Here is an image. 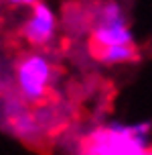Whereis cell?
Listing matches in <instances>:
<instances>
[{"mask_svg": "<svg viewBox=\"0 0 152 155\" xmlns=\"http://www.w3.org/2000/svg\"><path fill=\"white\" fill-rule=\"evenodd\" d=\"M57 70L47 53L33 49L24 51L14 61V92L26 106H41L53 102V86Z\"/></svg>", "mask_w": 152, "mask_h": 155, "instance_id": "cell-1", "label": "cell"}, {"mask_svg": "<svg viewBox=\"0 0 152 155\" xmlns=\"http://www.w3.org/2000/svg\"><path fill=\"white\" fill-rule=\"evenodd\" d=\"M132 43H134V35L124 8L116 0H106L104 4H99L91 21L89 51L114 45H132Z\"/></svg>", "mask_w": 152, "mask_h": 155, "instance_id": "cell-2", "label": "cell"}, {"mask_svg": "<svg viewBox=\"0 0 152 155\" xmlns=\"http://www.w3.org/2000/svg\"><path fill=\"white\" fill-rule=\"evenodd\" d=\"M57 27H59V21L55 10L45 2H37L30 8L29 16L23 21L20 37L35 49L47 47L57 35Z\"/></svg>", "mask_w": 152, "mask_h": 155, "instance_id": "cell-3", "label": "cell"}, {"mask_svg": "<svg viewBox=\"0 0 152 155\" xmlns=\"http://www.w3.org/2000/svg\"><path fill=\"white\" fill-rule=\"evenodd\" d=\"M93 59H98L104 65H122V63H132L138 59L136 43L132 45H114L104 47V49H93L91 51Z\"/></svg>", "mask_w": 152, "mask_h": 155, "instance_id": "cell-4", "label": "cell"}, {"mask_svg": "<svg viewBox=\"0 0 152 155\" xmlns=\"http://www.w3.org/2000/svg\"><path fill=\"white\" fill-rule=\"evenodd\" d=\"M10 8H33L39 0H2Z\"/></svg>", "mask_w": 152, "mask_h": 155, "instance_id": "cell-5", "label": "cell"}, {"mask_svg": "<svg viewBox=\"0 0 152 155\" xmlns=\"http://www.w3.org/2000/svg\"><path fill=\"white\" fill-rule=\"evenodd\" d=\"M150 153H152V147H150Z\"/></svg>", "mask_w": 152, "mask_h": 155, "instance_id": "cell-6", "label": "cell"}]
</instances>
